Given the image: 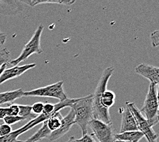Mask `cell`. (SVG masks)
Segmentation results:
<instances>
[{
  "label": "cell",
  "mask_w": 159,
  "mask_h": 142,
  "mask_svg": "<svg viewBox=\"0 0 159 142\" xmlns=\"http://www.w3.org/2000/svg\"><path fill=\"white\" fill-rule=\"evenodd\" d=\"M10 56H11V52L7 49L4 48L0 49V68L3 65L8 64L10 62Z\"/></svg>",
  "instance_id": "obj_19"
},
{
  "label": "cell",
  "mask_w": 159,
  "mask_h": 142,
  "mask_svg": "<svg viewBox=\"0 0 159 142\" xmlns=\"http://www.w3.org/2000/svg\"><path fill=\"white\" fill-rule=\"evenodd\" d=\"M36 64H29L23 66H15V67L6 68L0 76V85L11 79L20 77L25 72L36 67Z\"/></svg>",
  "instance_id": "obj_9"
},
{
  "label": "cell",
  "mask_w": 159,
  "mask_h": 142,
  "mask_svg": "<svg viewBox=\"0 0 159 142\" xmlns=\"http://www.w3.org/2000/svg\"><path fill=\"white\" fill-rule=\"evenodd\" d=\"M113 142H128V141H121V140H115V141Z\"/></svg>",
  "instance_id": "obj_29"
},
{
  "label": "cell",
  "mask_w": 159,
  "mask_h": 142,
  "mask_svg": "<svg viewBox=\"0 0 159 142\" xmlns=\"http://www.w3.org/2000/svg\"><path fill=\"white\" fill-rule=\"evenodd\" d=\"M4 122V124H6L11 126V125L15 124L16 123H18L19 122L25 120V118H22L19 115H6V116L3 119Z\"/></svg>",
  "instance_id": "obj_20"
},
{
  "label": "cell",
  "mask_w": 159,
  "mask_h": 142,
  "mask_svg": "<svg viewBox=\"0 0 159 142\" xmlns=\"http://www.w3.org/2000/svg\"><path fill=\"white\" fill-rule=\"evenodd\" d=\"M9 109L11 111V115H18L19 112V109L18 105L12 104L9 105Z\"/></svg>",
  "instance_id": "obj_25"
},
{
  "label": "cell",
  "mask_w": 159,
  "mask_h": 142,
  "mask_svg": "<svg viewBox=\"0 0 159 142\" xmlns=\"http://www.w3.org/2000/svg\"><path fill=\"white\" fill-rule=\"evenodd\" d=\"M62 117L61 114L60 113V111L56 112L55 114L48 119L46 120V123H47V126L48 129L52 133L54 131H57L59 129L60 127H61L62 124Z\"/></svg>",
  "instance_id": "obj_17"
},
{
  "label": "cell",
  "mask_w": 159,
  "mask_h": 142,
  "mask_svg": "<svg viewBox=\"0 0 159 142\" xmlns=\"http://www.w3.org/2000/svg\"><path fill=\"white\" fill-rule=\"evenodd\" d=\"M114 71L112 67L104 69L93 94V118L108 124H112L109 109L114 105L116 96L113 92L107 90V85Z\"/></svg>",
  "instance_id": "obj_1"
},
{
  "label": "cell",
  "mask_w": 159,
  "mask_h": 142,
  "mask_svg": "<svg viewBox=\"0 0 159 142\" xmlns=\"http://www.w3.org/2000/svg\"><path fill=\"white\" fill-rule=\"evenodd\" d=\"M78 142H97L94 138L91 135H89L88 133L82 135V137L80 139H78Z\"/></svg>",
  "instance_id": "obj_23"
},
{
  "label": "cell",
  "mask_w": 159,
  "mask_h": 142,
  "mask_svg": "<svg viewBox=\"0 0 159 142\" xmlns=\"http://www.w3.org/2000/svg\"><path fill=\"white\" fill-rule=\"evenodd\" d=\"M7 36L4 32H0V45H3L6 41Z\"/></svg>",
  "instance_id": "obj_26"
},
{
  "label": "cell",
  "mask_w": 159,
  "mask_h": 142,
  "mask_svg": "<svg viewBox=\"0 0 159 142\" xmlns=\"http://www.w3.org/2000/svg\"><path fill=\"white\" fill-rule=\"evenodd\" d=\"M63 81H58L56 84L34 89L28 92H24V97H39L56 98L60 102L67 100V95L63 89Z\"/></svg>",
  "instance_id": "obj_5"
},
{
  "label": "cell",
  "mask_w": 159,
  "mask_h": 142,
  "mask_svg": "<svg viewBox=\"0 0 159 142\" xmlns=\"http://www.w3.org/2000/svg\"><path fill=\"white\" fill-rule=\"evenodd\" d=\"M67 142H78V139H76L75 137L72 136L69 139V140Z\"/></svg>",
  "instance_id": "obj_28"
},
{
  "label": "cell",
  "mask_w": 159,
  "mask_h": 142,
  "mask_svg": "<svg viewBox=\"0 0 159 142\" xmlns=\"http://www.w3.org/2000/svg\"><path fill=\"white\" fill-rule=\"evenodd\" d=\"M6 115H11L9 107H0V120H3Z\"/></svg>",
  "instance_id": "obj_24"
},
{
  "label": "cell",
  "mask_w": 159,
  "mask_h": 142,
  "mask_svg": "<svg viewBox=\"0 0 159 142\" xmlns=\"http://www.w3.org/2000/svg\"><path fill=\"white\" fill-rule=\"evenodd\" d=\"M93 133L98 138L99 142H113L115 141L114 128L112 124H106L96 119H92L89 124Z\"/></svg>",
  "instance_id": "obj_7"
},
{
  "label": "cell",
  "mask_w": 159,
  "mask_h": 142,
  "mask_svg": "<svg viewBox=\"0 0 159 142\" xmlns=\"http://www.w3.org/2000/svg\"><path fill=\"white\" fill-rule=\"evenodd\" d=\"M29 130H30V128L29 123H28L22 127L14 131H12L10 134L5 135V136L0 137V142H21V141L17 140L18 137Z\"/></svg>",
  "instance_id": "obj_14"
},
{
  "label": "cell",
  "mask_w": 159,
  "mask_h": 142,
  "mask_svg": "<svg viewBox=\"0 0 159 142\" xmlns=\"http://www.w3.org/2000/svg\"><path fill=\"white\" fill-rule=\"evenodd\" d=\"M74 124H75V114L74 110L71 109L67 115L62 118L61 127L57 131L52 132L48 139L50 141L58 140L67 134Z\"/></svg>",
  "instance_id": "obj_8"
},
{
  "label": "cell",
  "mask_w": 159,
  "mask_h": 142,
  "mask_svg": "<svg viewBox=\"0 0 159 142\" xmlns=\"http://www.w3.org/2000/svg\"><path fill=\"white\" fill-rule=\"evenodd\" d=\"M137 131H138V128L135 119L130 110L126 107L123 113V116H122L120 133H124V132Z\"/></svg>",
  "instance_id": "obj_11"
},
{
  "label": "cell",
  "mask_w": 159,
  "mask_h": 142,
  "mask_svg": "<svg viewBox=\"0 0 159 142\" xmlns=\"http://www.w3.org/2000/svg\"><path fill=\"white\" fill-rule=\"evenodd\" d=\"M141 113L145 115V119L152 127L158 123V97L157 85L150 84L142 107Z\"/></svg>",
  "instance_id": "obj_3"
},
{
  "label": "cell",
  "mask_w": 159,
  "mask_h": 142,
  "mask_svg": "<svg viewBox=\"0 0 159 142\" xmlns=\"http://www.w3.org/2000/svg\"><path fill=\"white\" fill-rule=\"evenodd\" d=\"M24 91L22 89H17V90L8 91L0 93V105L6 103H12L16 99L21 97H24Z\"/></svg>",
  "instance_id": "obj_12"
},
{
  "label": "cell",
  "mask_w": 159,
  "mask_h": 142,
  "mask_svg": "<svg viewBox=\"0 0 159 142\" xmlns=\"http://www.w3.org/2000/svg\"><path fill=\"white\" fill-rule=\"evenodd\" d=\"M43 29L44 26L43 25H39L38 26L30 40L24 46L21 54L16 59L11 61L10 60L7 64V67L8 65H11L12 67L18 66L19 63L25 61L30 56L34 54L39 55L42 54L43 50L41 47V38Z\"/></svg>",
  "instance_id": "obj_4"
},
{
  "label": "cell",
  "mask_w": 159,
  "mask_h": 142,
  "mask_svg": "<svg viewBox=\"0 0 159 142\" xmlns=\"http://www.w3.org/2000/svg\"><path fill=\"white\" fill-rule=\"evenodd\" d=\"M23 4H28L31 7H34L39 4H62L65 6H71L75 3V0H55V1H45V0H28V1H21Z\"/></svg>",
  "instance_id": "obj_16"
},
{
  "label": "cell",
  "mask_w": 159,
  "mask_h": 142,
  "mask_svg": "<svg viewBox=\"0 0 159 142\" xmlns=\"http://www.w3.org/2000/svg\"><path fill=\"white\" fill-rule=\"evenodd\" d=\"M6 68H7V64L3 65L2 67L1 68H0V76H1V75L2 74V72L6 70Z\"/></svg>",
  "instance_id": "obj_27"
},
{
  "label": "cell",
  "mask_w": 159,
  "mask_h": 142,
  "mask_svg": "<svg viewBox=\"0 0 159 142\" xmlns=\"http://www.w3.org/2000/svg\"><path fill=\"white\" fill-rule=\"evenodd\" d=\"M52 132L48 129L47 123H46V120L43 123V125L41 127L39 128L37 132L32 135L31 137L25 141H21V142H37L41 141L43 139L48 138V137L50 135Z\"/></svg>",
  "instance_id": "obj_15"
},
{
  "label": "cell",
  "mask_w": 159,
  "mask_h": 142,
  "mask_svg": "<svg viewBox=\"0 0 159 142\" xmlns=\"http://www.w3.org/2000/svg\"><path fill=\"white\" fill-rule=\"evenodd\" d=\"M43 103H42V102H36V103L32 105V111L34 114L36 115H39L42 114L43 112Z\"/></svg>",
  "instance_id": "obj_21"
},
{
  "label": "cell",
  "mask_w": 159,
  "mask_h": 142,
  "mask_svg": "<svg viewBox=\"0 0 159 142\" xmlns=\"http://www.w3.org/2000/svg\"><path fill=\"white\" fill-rule=\"evenodd\" d=\"M135 72L143 76L150 81V84L158 85L159 82V69L157 67L146 64H140L135 67Z\"/></svg>",
  "instance_id": "obj_10"
},
{
  "label": "cell",
  "mask_w": 159,
  "mask_h": 142,
  "mask_svg": "<svg viewBox=\"0 0 159 142\" xmlns=\"http://www.w3.org/2000/svg\"><path fill=\"white\" fill-rule=\"evenodd\" d=\"M19 112V116L25 118V120L30 121L34 120L38 115H36L32 113V106L31 105H18Z\"/></svg>",
  "instance_id": "obj_18"
},
{
  "label": "cell",
  "mask_w": 159,
  "mask_h": 142,
  "mask_svg": "<svg viewBox=\"0 0 159 142\" xmlns=\"http://www.w3.org/2000/svg\"><path fill=\"white\" fill-rule=\"evenodd\" d=\"M12 131V127L9 125L4 123L0 124V137L7 135L11 133Z\"/></svg>",
  "instance_id": "obj_22"
},
{
  "label": "cell",
  "mask_w": 159,
  "mask_h": 142,
  "mask_svg": "<svg viewBox=\"0 0 159 142\" xmlns=\"http://www.w3.org/2000/svg\"><path fill=\"white\" fill-rule=\"evenodd\" d=\"M126 107L130 110L135 119L138 131L141 132L146 138L148 142H157L158 135L155 133L152 127H150L145 118L134 103L127 102Z\"/></svg>",
  "instance_id": "obj_6"
},
{
  "label": "cell",
  "mask_w": 159,
  "mask_h": 142,
  "mask_svg": "<svg viewBox=\"0 0 159 142\" xmlns=\"http://www.w3.org/2000/svg\"><path fill=\"white\" fill-rule=\"evenodd\" d=\"M69 107L74 111L75 124H77L80 127L82 135L87 134L89 124L93 119V94L77 98Z\"/></svg>",
  "instance_id": "obj_2"
},
{
  "label": "cell",
  "mask_w": 159,
  "mask_h": 142,
  "mask_svg": "<svg viewBox=\"0 0 159 142\" xmlns=\"http://www.w3.org/2000/svg\"><path fill=\"white\" fill-rule=\"evenodd\" d=\"M143 137L144 135L139 131L124 132L115 135V140L128 142H139Z\"/></svg>",
  "instance_id": "obj_13"
}]
</instances>
